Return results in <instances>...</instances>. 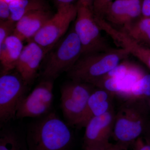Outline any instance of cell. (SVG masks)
Instances as JSON below:
<instances>
[{
  "label": "cell",
  "mask_w": 150,
  "mask_h": 150,
  "mask_svg": "<svg viewBox=\"0 0 150 150\" xmlns=\"http://www.w3.org/2000/svg\"><path fill=\"white\" fill-rule=\"evenodd\" d=\"M69 125L55 111L30 123L25 133L28 150H72L74 137Z\"/></svg>",
  "instance_id": "6da1fadb"
},
{
  "label": "cell",
  "mask_w": 150,
  "mask_h": 150,
  "mask_svg": "<svg viewBox=\"0 0 150 150\" xmlns=\"http://www.w3.org/2000/svg\"><path fill=\"white\" fill-rule=\"evenodd\" d=\"M147 100L128 99L115 113L112 137L116 144L127 148L142 137L150 121Z\"/></svg>",
  "instance_id": "7a4b0ae2"
},
{
  "label": "cell",
  "mask_w": 150,
  "mask_h": 150,
  "mask_svg": "<svg viewBox=\"0 0 150 150\" xmlns=\"http://www.w3.org/2000/svg\"><path fill=\"white\" fill-rule=\"evenodd\" d=\"M130 55L128 50L121 47L84 55L67 74L71 80L91 84L106 74Z\"/></svg>",
  "instance_id": "3957f363"
},
{
  "label": "cell",
  "mask_w": 150,
  "mask_h": 150,
  "mask_svg": "<svg viewBox=\"0 0 150 150\" xmlns=\"http://www.w3.org/2000/svg\"><path fill=\"white\" fill-rule=\"evenodd\" d=\"M81 44L74 28L59 42L49 55L41 76L43 79L55 80L68 72L82 55Z\"/></svg>",
  "instance_id": "277c9868"
},
{
  "label": "cell",
  "mask_w": 150,
  "mask_h": 150,
  "mask_svg": "<svg viewBox=\"0 0 150 150\" xmlns=\"http://www.w3.org/2000/svg\"><path fill=\"white\" fill-rule=\"evenodd\" d=\"M76 6L77 13L73 28L81 44V56L112 48L102 35L92 8L78 2Z\"/></svg>",
  "instance_id": "5b68a950"
},
{
  "label": "cell",
  "mask_w": 150,
  "mask_h": 150,
  "mask_svg": "<svg viewBox=\"0 0 150 150\" xmlns=\"http://www.w3.org/2000/svg\"><path fill=\"white\" fill-rule=\"evenodd\" d=\"M28 85L16 71L1 74L0 125L1 127L16 119L17 112L25 97Z\"/></svg>",
  "instance_id": "8992f818"
},
{
  "label": "cell",
  "mask_w": 150,
  "mask_h": 150,
  "mask_svg": "<svg viewBox=\"0 0 150 150\" xmlns=\"http://www.w3.org/2000/svg\"><path fill=\"white\" fill-rule=\"evenodd\" d=\"M95 87L91 84L71 80L61 88V107L65 121L77 127L88 101Z\"/></svg>",
  "instance_id": "52a82bcc"
},
{
  "label": "cell",
  "mask_w": 150,
  "mask_h": 150,
  "mask_svg": "<svg viewBox=\"0 0 150 150\" xmlns=\"http://www.w3.org/2000/svg\"><path fill=\"white\" fill-rule=\"evenodd\" d=\"M77 13L76 4L58 7L57 12L46 22L32 40L48 52L67 32L71 23L76 19Z\"/></svg>",
  "instance_id": "ba28073f"
},
{
  "label": "cell",
  "mask_w": 150,
  "mask_h": 150,
  "mask_svg": "<svg viewBox=\"0 0 150 150\" xmlns=\"http://www.w3.org/2000/svg\"><path fill=\"white\" fill-rule=\"evenodd\" d=\"M54 81L43 79L21 103L16 119L39 118L52 111Z\"/></svg>",
  "instance_id": "9c48e42d"
},
{
  "label": "cell",
  "mask_w": 150,
  "mask_h": 150,
  "mask_svg": "<svg viewBox=\"0 0 150 150\" xmlns=\"http://www.w3.org/2000/svg\"><path fill=\"white\" fill-rule=\"evenodd\" d=\"M115 113L114 110L92 118L86 124L83 137L84 149L106 147L110 144Z\"/></svg>",
  "instance_id": "30bf717a"
},
{
  "label": "cell",
  "mask_w": 150,
  "mask_h": 150,
  "mask_svg": "<svg viewBox=\"0 0 150 150\" xmlns=\"http://www.w3.org/2000/svg\"><path fill=\"white\" fill-rule=\"evenodd\" d=\"M142 16V0H114L101 19L121 30Z\"/></svg>",
  "instance_id": "8fae6325"
},
{
  "label": "cell",
  "mask_w": 150,
  "mask_h": 150,
  "mask_svg": "<svg viewBox=\"0 0 150 150\" xmlns=\"http://www.w3.org/2000/svg\"><path fill=\"white\" fill-rule=\"evenodd\" d=\"M48 52L33 40L23 47L15 70L29 86L34 81L42 60Z\"/></svg>",
  "instance_id": "7c38bea8"
},
{
  "label": "cell",
  "mask_w": 150,
  "mask_h": 150,
  "mask_svg": "<svg viewBox=\"0 0 150 150\" xmlns=\"http://www.w3.org/2000/svg\"><path fill=\"white\" fill-rule=\"evenodd\" d=\"M115 96L111 92L96 87L90 96L85 111L77 128L80 129L85 127L93 117L114 110L113 100Z\"/></svg>",
  "instance_id": "4fadbf2b"
},
{
  "label": "cell",
  "mask_w": 150,
  "mask_h": 150,
  "mask_svg": "<svg viewBox=\"0 0 150 150\" xmlns=\"http://www.w3.org/2000/svg\"><path fill=\"white\" fill-rule=\"evenodd\" d=\"M52 16L47 10L29 13L17 22L13 34L23 41L32 40Z\"/></svg>",
  "instance_id": "5bb4252c"
},
{
  "label": "cell",
  "mask_w": 150,
  "mask_h": 150,
  "mask_svg": "<svg viewBox=\"0 0 150 150\" xmlns=\"http://www.w3.org/2000/svg\"><path fill=\"white\" fill-rule=\"evenodd\" d=\"M24 46L23 40L14 34L10 35L0 46L1 74L15 69Z\"/></svg>",
  "instance_id": "9a60e30c"
},
{
  "label": "cell",
  "mask_w": 150,
  "mask_h": 150,
  "mask_svg": "<svg viewBox=\"0 0 150 150\" xmlns=\"http://www.w3.org/2000/svg\"><path fill=\"white\" fill-rule=\"evenodd\" d=\"M110 36L119 47L128 50L130 55L139 59L150 70V49L138 44L121 30L113 29Z\"/></svg>",
  "instance_id": "2e32d148"
},
{
  "label": "cell",
  "mask_w": 150,
  "mask_h": 150,
  "mask_svg": "<svg viewBox=\"0 0 150 150\" xmlns=\"http://www.w3.org/2000/svg\"><path fill=\"white\" fill-rule=\"evenodd\" d=\"M120 30L138 44L150 49V17L142 16Z\"/></svg>",
  "instance_id": "e0dca14e"
},
{
  "label": "cell",
  "mask_w": 150,
  "mask_h": 150,
  "mask_svg": "<svg viewBox=\"0 0 150 150\" xmlns=\"http://www.w3.org/2000/svg\"><path fill=\"white\" fill-rule=\"evenodd\" d=\"M1 128L0 150H28L25 134L7 124Z\"/></svg>",
  "instance_id": "ac0fdd59"
},
{
  "label": "cell",
  "mask_w": 150,
  "mask_h": 150,
  "mask_svg": "<svg viewBox=\"0 0 150 150\" xmlns=\"http://www.w3.org/2000/svg\"><path fill=\"white\" fill-rule=\"evenodd\" d=\"M9 19L16 23L27 14L34 11L47 10L44 0H16L9 4Z\"/></svg>",
  "instance_id": "d6986e66"
},
{
  "label": "cell",
  "mask_w": 150,
  "mask_h": 150,
  "mask_svg": "<svg viewBox=\"0 0 150 150\" xmlns=\"http://www.w3.org/2000/svg\"><path fill=\"white\" fill-rule=\"evenodd\" d=\"M150 97V74L146 73L122 96L124 99L147 100Z\"/></svg>",
  "instance_id": "ffe728a7"
},
{
  "label": "cell",
  "mask_w": 150,
  "mask_h": 150,
  "mask_svg": "<svg viewBox=\"0 0 150 150\" xmlns=\"http://www.w3.org/2000/svg\"><path fill=\"white\" fill-rule=\"evenodd\" d=\"M16 23L9 19L5 21H0V46L8 37L13 34Z\"/></svg>",
  "instance_id": "44dd1931"
},
{
  "label": "cell",
  "mask_w": 150,
  "mask_h": 150,
  "mask_svg": "<svg viewBox=\"0 0 150 150\" xmlns=\"http://www.w3.org/2000/svg\"><path fill=\"white\" fill-rule=\"evenodd\" d=\"M112 1L113 0H93L92 9L96 18H103Z\"/></svg>",
  "instance_id": "7402d4cb"
},
{
  "label": "cell",
  "mask_w": 150,
  "mask_h": 150,
  "mask_svg": "<svg viewBox=\"0 0 150 150\" xmlns=\"http://www.w3.org/2000/svg\"><path fill=\"white\" fill-rule=\"evenodd\" d=\"M11 14L9 4L4 0H0V21L9 19Z\"/></svg>",
  "instance_id": "603a6c76"
},
{
  "label": "cell",
  "mask_w": 150,
  "mask_h": 150,
  "mask_svg": "<svg viewBox=\"0 0 150 150\" xmlns=\"http://www.w3.org/2000/svg\"><path fill=\"white\" fill-rule=\"evenodd\" d=\"M133 150H150V144L146 143L142 137L137 139L133 144Z\"/></svg>",
  "instance_id": "cb8c5ba5"
},
{
  "label": "cell",
  "mask_w": 150,
  "mask_h": 150,
  "mask_svg": "<svg viewBox=\"0 0 150 150\" xmlns=\"http://www.w3.org/2000/svg\"><path fill=\"white\" fill-rule=\"evenodd\" d=\"M142 16L150 17V0H142Z\"/></svg>",
  "instance_id": "d4e9b609"
},
{
  "label": "cell",
  "mask_w": 150,
  "mask_h": 150,
  "mask_svg": "<svg viewBox=\"0 0 150 150\" xmlns=\"http://www.w3.org/2000/svg\"><path fill=\"white\" fill-rule=\"evenodd\" d=\"M142 137L146 143L150 144V121L148 123Z\"/></svg>",
  "instance_id": "484cf974"
},
{
  "label": "cell",
  "mask_w": 150,
  "mask_h": 150,
  "mask_svg": "<svg viewBox=\"0 0 150 150\" xmlns=\"http://www.w3.org/2000/svg\"><path fill=\"white\" fill-rule=\"evenodd\" d=\"M75 0H56L58 7L63 6L72 4Z\"/></svg>",
  "instance_id": "4316f807"
},
{
  "label": "cell",
  "mask_w": 150,
  "mask_h": 150,
  "mask_svg": "<svg viewBox=\"0 0 150 150\" xmlns=\"http://www.w3.org/2000/svg\"><path fill=\"white\" fill-rule=\"evenodd\" d=\"M107 150H128V149L117 144H113L110 143L108 147Z\"/></svg>",
  "instance_id": "83f0119b"
},
{
  "label": "cell",
  "mask_w": 150,
  "mask_h": 150,
  "mask_svg": "<svg viewBox=\"0 0 150 150\" xmlns=\"http://www.w3.org/2000/svg\"><path fill=\"white\" fill-rule=\"evenodd\" d=\"M93 2V0H79L78 3L82 4L85 5L89 6L92 8Z\"/></svg>",
  "instance_id": "f1b7e54d"
},
{
  "label": "cell",
  "mask_w": 150,
  "mask_h": 150,
  "mask_svg": "<svg viewBox=\"0 0 150 150\" xmlns=\"http://www.w3.org/2000/svg\"><path fill=\"white\" fill-rule=\"evenodd\" d=\"M5 1H6V2L8 3L9 4L11 2H12L14 1H16V0H4Z\"/></svg>",
  "instance_id": "f546056e"
},
{
  "label": "cell",
  "mask_w": 150,
  "mask_h": 150,
  "mask_svg": "<svg viewBox=\"0 0 150 150\" xmlns=\"http://www.w3.org/2000/svg\"><path fill=\"white\" fill-rule=\"evenodd\" d=\"M147 101L148 105H149V108L150 110V97L149 98H148Z\"/></svg>",
  "instance_id": "4dcf8cb0"
}]
</instances>
